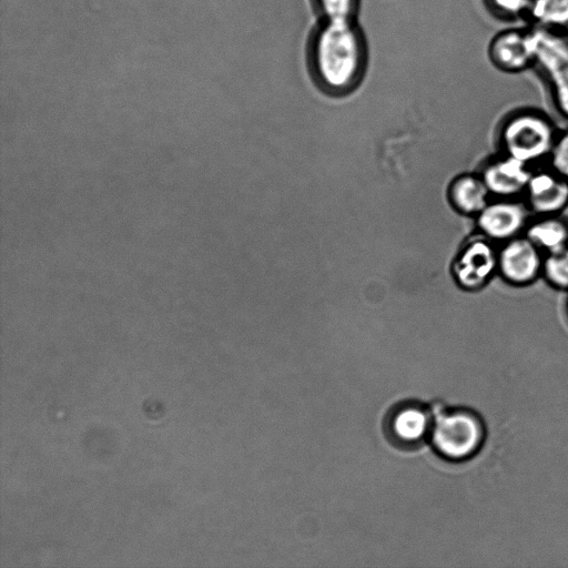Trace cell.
Returning <instances> with one entry per match:
<instances>
[{
  "label": "cell",
  "mask_w": 568,
  "mask_h": 568,
  "mask_svg": "<svg viewBox=\"0 0 568 568\" xmlns=\"http://www.w3.org/2000/svg\"><path fill=\"white\" fill-rule=\"evenodd\" d=\"M364 44L344 18H332L313 37L311 64L321 85L332 92L352 89L364 68Z\"/></svg>",
  "instance_id": "1"
},
{
  "label": "cell",
  "mask_w": 568,
  "mask_h": 568,
  "mask_svg": "<svg viewBox=\"0 0 568 568\" xmlns=\"http://www.w3.org/2000/svg\"><path fill=\"white\" fill-rule=\"evenodd\" d=\"M560 128L545 112L521 108L500 119L495 131L496 151L531 168L547 163Z\"/></svg>",
  "instance_id": "2"
},
{
  "label": "cell",
  "mask_w": 568,
  "mask_h": 568,
  "mask_svg": "<svg viewBox=\"0 0 568 568\" xmlns=\"http://www.w3.org/2000/svg\"><path fill=\"white\" fill-rule=\"evenodd\" d=\"M484 427L468 409H440L434 414L429 439L437 454L446 459L462 460L478 450Z\"/></svg>",
  "instance_id": "3"
},
{
  "label": "cell",
  "mask_w": 568,
  "mask_h": 568,
  "mask_svg": "<svg viewBox=\"0 0 568 568\" xmlns=\"http://www.w3.org/2000/svg\"><path fill=\"white\" fill-rule=\"evenodd\" d=\"M453 274L465 291L478 292L498 275V244L476 233L458 251Z\"/></svg>",
  "instance_id": "4"
},
{
  "label": "cell",
  "mask_w": 568,
  "mask_h": 568,
  "mask_svg": "<svg viewBox=\"0 0 568 568\" xmlns=\"http://www.w3.org/2000/svg\"><path fill=\"white\" fill-rule=\"evenodd\" d=\"M545 253L525 234L498 245L497 277L513 288H527L542 278Z\"/></svg>",
  "instance_id": "5"
},
{
  "label": "cell",
  "mask_w": 568,
  "mask_h": 568,
  "mask_svg": "<svg viewBox=\"0 0 568 568\" xmlns=\"http://www.w3.org/2000/svg\"><path fill=\"white\" fill-rule=\"evenodd\" d=\"M531 216L523 199L491 197L475 223L477 233L499 245L525 234Z\"/></svg>",
  "instance_id": "6"
},
{
  "label": "cell",
  "mask_w": 568,
  "mask_h": 568,
  "mask_svg": "<svg viewBox=\"0 0 568 568\" xmlns=\"http://www.w3.org/2000/svg\"><path fill=\"white\" fill-rule=\"evenodd\" d=\"M534 168L496 151L483 161L478 173L491 197L523 199Z\"/></svg>",
  "instance_id": "7"
},
{
  "label": "cell",
  "mask_w": 568,
  "mask_h": 568,
  "mask_svg": "<svg viewBox=\"0 0 568 568\" xmlns=\"http://www.w3.org/2000/svg\"><path fill=\"white\" fill-rule=\"evenodd\" d=\"M523 201L532 215L561 214L568 209V181L547 164L532 169Z\"/></svg>",
  "instance_id": "8"
},
{
  "label": "cell",
  "mask_w": 568,
  "mask_h": 568,
  "mask_svg": "<svg viewBox=\"0 0 568 568\" xmlns=\"http://www.w3.org/2000/svg\"><path fill=\"white\" fill-rule=\"evenodd\" d=\"M433 420L429 408L416 402H403L386 416V436L398 447L413 448L429 437Z\"/></svg>",
  "instance_id": "9"
},
{
  "label": "cell",
  "mask_w": 568,
  "mask_h": 568,
  "mask_svg": "<svg viewBox=\"0 0 568 568\" xmlns=\"http://www.w3.org/2000/svg\"><path fill=\"white\" fill-rule=\"evenodd\" d=\"M493 61L506 71H519L537 58L534 37L521 31H507L495 38L490 45Z\"/></svg>",
  "instance_id": "10"
},
{
  "label": "cell",
  "mask_w": 568,
  "mask_h": 568,
  "mask_svg": "<svg viewBox=\"0 0 568 568\" xmlns=\"http://www.w3.org/2000/svg\"><path fill=\"white\" fill-rule=\"evenodd\" d=\"M525 235L545 254L568 247V216L565 213L532 215Z\"/></svg>",
  "instance_id": "11"
},
{
  "label": "cell",
  "mask_w": 568,
  "mask_h": 568,
  "mask_svg": "<svg viewBox=\"0 0 568 568\" xmlns=\"http://www.w3.org/2000/svg\"><path fill=\"white\" fill-rule=\"evenodd\" d=\"M449 199L456 211L475 219L490 201L491 195L476 172L457 176L450 185Z\"/></svg>",
  "instance_id": "12"
},
{
  "label": "cell",
  "mask_w": 568,
  "mask_h": 568,
  "mask_svg": "<svg viewBox=\"0 0 568 568\" xmlns=\"http://www.w3.org/2000/svg\"><path fill=\"white\" fill-rule=\"evenodd\" d=\"M529 16L547 29H567L568 0H534Z\"/></svg>",
  "instance_id": "13"
},
{
  "label": "cell",
  "mask_w": 568,
  "mask_h": 568,
  "mask_svg": "<svg viewBox=\"0 0 568 568\" xmlns=\"http://www.w3.org/2000/svg\"><path fill=\"white\" fill-rule=\"evenodd\" d=\"M541 280L557 292H568V247L545 254Z\"/></svg>",
  "instance_id": "14"
},
{
  "label": "cell",
  "mask_w": 568,
  "mask_h": 568,
  "mask_svg": "<svg viewBox=\"0 0 568 568\" xmlns=\"http://www.w3.org/2000/svg\"><path fill=\"white\" fill-rule=\"evenodd\" d=\"M547 70L552 106L557 114L568 124V67L567 70L554 65Z\"/></svg>",
  "instance_id": "15"
},
{
  "label": "cell",
  "mask_w": 568,
  "mask_h": 568,
  "mask_svg": "<svg viewBox=\"0 0 568 568\" xmlns=\"http://www.w3.org/2000/svg\"><path fill=\"white\" fill-rule=\"evenodd\" d=\"M546 164L568 181V124L560 128Z\"/></svg>",
  "instance_id": "16"
},
{
  "label": "cell",
  "mask_w": 568,
  "mask_h": 568,
  "mask_svg": "<svg viewBox=\"0 0 568 568\" xmlns=\"http://www.w3.org/2000/svg\"><path fill=\"white\" fill-rule=\"evenodd\" d=\"M534 0H487L489 8L499 17L517 18L529 14Z\"/></svg>",
  "instance_id": "17"
},
{
  "label": "cell",
  "mask_w": 568,
  "mask_h": 568,
  "mask_svg": "<svg viewBox=\"0 0 568 568\" xmlns=\"http://www.w3.org/2000/svg\"><path fill=\"white\" fill-rule=\"evenodd\" d=\"M318 2L332 18H345L354 6V0H318Z\"/></svg>",
  "instance_id": "18"
},
{
  "label": "cell",
  "mask_w": 568,
  "mask_h": 568,
  "mask_svg": "<svg viewBox=\"0 0 568 568\" xmlns=\"http://www.w3.org/2000/svg\"><path fill=\"white\" fill-rule=\"evenodd\" d=\"M565 312H566L567 317H568V292L566 293V298H565Z\"/></svg>",
  "instance_id": "19"
},
{
  "label": "cell",
  "mask_w": 568,
  "mask_h": 568,
  "mask_svg": "<svg viewBox=\"0 0 568 568\" xmlns=\"http://www.w3.org/2000/svg\"><path fill=\"white\" fill-rule=\"evenodd\" d=\"M91 6L92 7L99 6V0H91Z\"/></svg>",
  "instance_id": "20"
}]
</instances>
